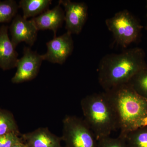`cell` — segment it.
I'll list each match as a JSON object with an SVG mask.
<instances>
[{
  "label": "cell",
  "mask_w": 147,
  "mask_h": 147,
  "mask_svg": "<svg viewBox=\"0 0 147 147\" xmlns=\"http://www.w3.org/2000/svg\"><path fill=\"white\" fill-rule=\"evenodd\" d=\"M146 57L144 51L138 47L105 55L98 67L99 84L105 91L127 84L134 75L147 68Z\"/></svg>",
  "instance_id": "1"
},
{
  "label": "cell",
  "mask_w": 147,
  "mask_h": 147,
  "mask_svg": "<svg viewBox=\"0 0 147 147\" xmlns=\"http://www.w3.org/2000/svg\"><path fill=\"white\" fill-rule=\"evenodd\" d=\"M115 112L119 136L125 137L130 131L144 127L147 117V100L127 84L105 91Z\"/></svg>",
  "instance_id": "2"
},
{
  "label": "cell",
  "mask_w": 147,
  "mask_h": 147,
  "mask_svg": "<svg viewBox=\"0 0 147 147\" xmlns=\"http://www.w3.org/2000/svg\"><path fill=\"white\" fill-rule=\"evenodd\" d=\"M81 105L84 120L97 141L118 129L115 112L105 92L87 96L81 100Z\"/></svg>",
  "instance_id": "3"
},
{
  "label": "cell",
  "mask_w": 147,
  "mask_h": 147,
  "mask_svg": "<svg viewBox=\"0 0 147 147\" xmlns=\"http://www.w3.org/2000/svg\"><path fill=\"white\" fill-rule=\"evenodd\" d=\"M105 23L113 33L115 42L124 48L137 42L143 28L138 19L126 9L117 12L106 19Z\"/></svg>",
  "instance_id": "4"
},
{
  "label": "cell",
  "mask_w": 147,
  "mask_h": 147,
  "mask_svg": "<svg viewBox=\"0 0 147 147\" xmlns=\"http://www.w3.org/2000/svg\"><path fill=\"white\" fill-rule=\"evenodd\" d=\"M62 141L64 147H98L96 137L84 119L67 115L63 120Z\"/></svg>",
  "instance_id": "5"
},
{
  "label": "cell",
  "mask_w": 147,
  "mask_h": 147,
  "mask_svg": "<svg viewBox=\"0 0 147 147\" xmlns=\"http://www.w3.org/2000/svg\"><path fill=\"white\" fill-rule=\"evenodd\" d=\"M43 61L42 55L32 51L30 47H25L23 57L17 61V70L11 79V82L21 84L35 79L38 74Z\"/></svg>",
  "instance_id": "6"
},
{
  "label": "cell",
  "mask_w": 147,
  "mask_h": 147,
  "mask_svg": "<svg viewBox=\"0 0 147 147\" xmlns=\"http://www.w3.org/2000/svg\"><path fill=\"white\" fill-rule=\"evenodd\" d=\"M59 3L64 8L67 32L71 34H79L88 17V5L84 2H75L70 0H60Z\"/></svg>",
  "instance_id": "7"
},
{
  "label": "cell",
  "mask_w": 147,
  "mask_h": 147,
  "mask_svg": "<svg viewBox=\"0 0 147 147\" xmlns=\"http://www.w3.org/2000/svg\"><path fill=\"white\" fill-rule=\"evenodd\" d=\"M71 35L67 32L60 36L54 37L47 42V52L42 55L43 61L63 64L73 51L74 45Z\"/></svg>",
  "instance_id": "8"
},
{
  "label": "cell",
  "mask_w": 147,
  "mask_h": 147,
  "mask_svg": "<svg viewBox=\"0 0 147 147\" xmlns=\"http://www.w3.org/2000/svg\"><path fill=\"white\" fill-rule=\"evenodd\" d=\"M11 40L14 48L24 42L32 46L36 41L38 31L31 19L28 20L17 14L13 18L9 27Z\"/></svg>",
  "instance_id": "9"
},
{
  "label": "cell",
  "mask_w": 147,
  "mask_h": 147,
  "mask_svg": "<svg viewBox=\"0 0 147 147\" xmlns=\"http://www.w3.org/2000/svg\"><path fill=\"white\" fill-rule=\"evenodd\" d=\"M31 20L38 31L51 30L55 37L58 29L62 26L65 21V11L59 3L52 9H48Z\"/></svg>",
  "instance_id": "10"
},
{
  "label": "cell",
  "mask_w": 147,
  "mask_h": 147,
  "mask_svg": "<svg viewBox=\"0 0 147 147\" xmlns=\"http://www.w3.org/2000/svg\"><path fill=\"white\" fill-rule=\"evenodd\" d=\"M8 26L0 27V67L7 70L16 67L18 54L9 37Z\"/></svg>",
  "instance_id": "11"
},
{
  "label": "cell",
  "mask_w": 147,
  "mask_h": 147,
  "mask_svg": "<svg viewBox=\"0 0 147 147\" xmlns=\"http://www.w3.org/2000/svg\"><path fill=\"white\" fill-rule=\"evenodd\" d=\"M21 137L30 147H64L61 145V137L53 134L47 127H39L21 134Z\"/></svg>",
  "instance_id": "12"
},
{
  "label": "cell",
  "mask_w": 147,
  "mask_h": 147,
  "mask_svg": "<svg viewBox=\"0 0 147 147\" xmlns=\"http://www.w3.org/2000/svg\"><path fill=\"white\" fill-rule=\"evenodd\" d=\"M51 0H21L19 7L23 11V17L26 19L39 16L49 9Z\"/></svg>",
  "instance_id": "13"
},
{
  "label": "cell",
  "mask_w": 147,
  "mask_h": 147,
  "mask_svg": "<svg viewBox=\"0 0 147 147\" xmlns=\"http://www.w3.org/2000/svg\"><path fill=\"white\" fill-rule=\"evenodd\" d=\"M10 133L21 134L13 114L0 108V136Z\"/></svg>",
  "instance_id": "14"
},
{
  "label": "cell",
  "mask_w": 147,
  "mask_h": 147,
  "mask_svg": "<svg viewBox=\"0 0 147 147\" xmlns=\"http://www.w3.org/2000/svg\"><path fill=\"white\" fill-rule=\"evenodd\" d=\"M125 139L128 147H147V126L130 131Z\"/></svg>",
  "instance_id": "15"
},
{
  "label": "cell",
  "mask_w": 147,
  "mask_h": 147,
  "mask_svg": "<svg viewBox=\"0 0 147 147\" xmlns=\"http://www.w3.org/2000/svg\"><path fill=\"white\" fill-rule=\"evenodd\" d=\"M128 84L138 94L147 100V68L134 75Z\"/></svg>",
  "instance_id": "16"
},
{
  "label": "cell",
  "mask_w": 147,
  "mask_h": 147,
  "mask_svg": "<svg viewBox=\"0 0 147 147\" xmlns=\"http://www.w3.org/2000/svg\"><path fill=\"white\" fill-rule=\"evenodd\" d=\"M19 5L14 0L0 1V23H9L17 15Z\"/></svg>",
  "instance_id": "17"
},
{
  "label": "cell",
  "mask_w": 147,
  "mask_h": 147,
  "mask_svg": "<svg viewBox=\"0 0 147 147\" xmlns=\"http://www.w3.org/2000/svg\"><path fill=\"white\" fill-rule=\"evenodd\" d=\"M98 147H128L125 139L119 136L117 138L109 136L98 140Z\"/></svg>",
  "instance_id": "18"
},
{
  "label": "cell",
  "mask_w": 147,
  "mask_h": 147,
  "mask_svg": "<svg viewBox=\"0 0 147 147\" xmlns=\"http://www.w3.org/2000/svg\"><path fill=\"white\" fill-rule=\"evenodd\" d=\"M21 134L10 133L0 136V147H12L23 141Z\"/></svg>",
  "instance_id": "19"
},
{
  "label": "cell",
  "mask_w": 147,
  "mask_h": 147,
  "mask_svg": "<svg viewBox=\"0 0 147 147\" xmlns=\"http://www.w3.org/2000/svg\"><path fill=\"white\" fill-rule=\"evenodd\" d=\"M12 147H30V146L23 140L21 142L16 143Z\"/></svg>",
  "instance_id": "20"
},
{
  "label": "cell",
  "mask_w": 147,
  "mask_h": 147,
  "mask_svg": "<svg viewBox=\"0 0 147 147\" xmlns=\"http://www.w3.org/2000/svg\"><path fill=\"white\" fill-rule=\"evenodd\" d=\"M146 10H147L146 16L147 17V1H146Z\"/></svg>",
  "instance_id": "21"
},
{
  "label": "cell",
  "mask_w": 147,
  "mask_h": 147,
  "mask_svg": "<svg viewBox=\"0 0 147 147\" xmlns=\"http://www.w3.org/2000/svg\"><path fill=\"white\" fill-rule=\"evenodd\" d=\"M146 30L147 31V24H146Z\"/></svg>",
  "instance_id": "22"
}]
</instances>
